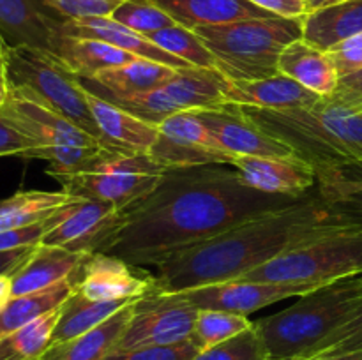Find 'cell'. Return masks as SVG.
<instances>
[{
  "instance_id": "1",
  "label": "cell",
  "mask_w": 362,
  "mask_h": 360,
  "mask_svg": "<svg viewBox=\"0 0 362 360\" xmlns=\"http://www.w3.org/2000/svg\"><path fill=\"white\" fill-rule=\"evenodd\" d=\"M297 200L253 189L225 164L166 169L151 194L124 210L120 226L98 253L152 268L186 247Z\"/></svg>"
},
{
  "instance_id": "2",
  "label": "cell",
  "mask_w": 362,
  "mask_h": 360,
  "mask_svg": "<svg viewBox=\"0 0 362 360\" xmlns=\"http://www.w3.org/2000/svg\"><path fill=\"white\" fill-rule=\"evenodd\" d=\"M356 222L329 207L320 194H306L288 207L257 215L212 239L186 247L152 267L154 293H179L235 281L290 249Z\"/></svg>"
},
{
  "instance_id": "3",
  "label": "cell",
  "mask_w": 362,
  "mask_h": 360,
  "mask_svg": "<svg viewBox=\"0 0 362 360\" xmlns=\"http://www.w3.org/2000/svg\"><path fill=\"white\" fill-rule=\"evenodd\" d=\"M239 108L265 133L288 145L293 155L317 173L362 166V112L332 97L296 109Z\"/></svg>"
},
{
  "instance_id": "4",
  "label": "cell",
  "mask_w": 362,
  "mask_h": 360,
  "mask_svg": "<svg viewBox=\"0 0 362 360\" xmlns=\"http://www.w3.org/2000/svg\"><path fill=\"white\" fill-rule=\"evenodd\" d=\"M362 300V274L338 279L299 296L293 306L255 321L271 360L304 356L346 321Z\"/></svg>"
},
{
  "instance_id": "5",
  "label": "cell",
  "mask_w": 362,
  "mask_h": 360,
  "mask_svg": "<svg viewBox=\"0 0 362 360\" xmlns=\"http://www.w3.org/2000/svg\"><path fill=\"white\" fill-rule=\"evenodd\" d=\"M211 49L216 69L235 81H257L279 74V56L303 39V18H253L194 28Z\"/></svg>"
},
{
  "instance_id": "6",
  "label": "cell",
  "mask_w": 362,
  "mask_h": 360,
  "mask_svg": "<svg viewBox=\"0 0 362 360\" xmlns=\"http://www.w3.org/2000/svg\"><path fill=\"white\" fill-rule=\"evenodd\" d=\"M357 274H362V222L359 221L290 249L240 279L327 284Z\"/></svg>"
},
{
  "instance_id": "7",
  "label": "cell",
  "mask_w": 362,
  "mask_h": 360,
  "mask_svg": "<svg viewBox=\"0 0 362 360\" xmlns=\"http://www.w3.org/2000/svg\"><path fill=\"white\" fill-rule=\"evenodd\" d=\"M6 67L9 87L28 92L106 147L85 99V88L57 56L32 48H7Z\"/></svg>"
},
{
  "instance_id": "8",
  "label": "cell",
  "mask_w": 362,
  "mask_h": 360,
  "mask_svg": "<svg viewBox=\"0 0 362 360\" xmlns=\"http://www.w3.org/2000/svg\"><path fill=\"white\" fill-rule=\"evenodd\" d=\"M165 173V166L148 154L112 152L90 172L55 176V180L71 196L108 201L120 210H127L151 194Z\"/></svg>"
},
{
  "instance_id": "9",
  "label": "cell",
  "mask_w": 362,
  "mask_h": 360,
  "mask_svg": "<svg viewBox=\"0 0 362 360\" xmlns=\"http://www.w3.org/2000/svg\"><path fill=\"white\" fill-rule=\"evenodd\" d=\"M198 311L168 293H148L136 300L134 314L112 353L172 346L189 341Z\"/></svg>"
},
{
  "instance_id": "10",
  "label": "cell",
  "mask_w": 362,
  "mask_h": 360,
  "mask_svg": "<svg viewBox=\"0 0 362 360\" xmlns=\"http://www.w3.org/2000/svg\"><path fill=\"white\" fill-rule=\"evenodd\" d=\"M317 282H271V281H235L216 282L187 292L168 293L172 299L180 300L194 309H214L226 313L247 314L272 306L292 296H303L320 288Z\"/></svg>"
},
{
  "instance_id": "11",
  "label": "cell",
  "mask_w": 362,
  "mask_h": 360,
  "mask_svg": "<svg viewBox=\"0 0 362 360\" xmlns=\"http://www.w3.org/2000/svg\"><path fill=\"white\" fill-rule=\"evenodd\" d=\"M66 21L48 0H0V35L7 48H32L55 55Z\"/></svg>"
},
{
  "instance_id": "12",
  "label": "cell",
  "mask_w": 362,
  "mask_h": 360,
  "mask_svg": "<svg viewBox=\"0 0 362 360\" xmlns=\"http://www.w3.org/2000/svg\"><path fill=\"white\" fill-rule=\"evenodd\" d=\"M0 116L32 138L39 145V150L53 145L105 147L101 141L81 131L80 127L21 88L11 87L9 99L0 108Z\"/></svg>"
},
{
  "instance_id": "13",
  "label": "cell",
  "mask_w": 362,
  "mask_h": 360,
  "mask_svg": "<svg viewBox=\"0 0 362 360\" xmlns=\"http://www.w3.org/2000/svg\"><path fill=\"white\" fill-rule=\"evenodd\" d=\"M124 210L113 203L78 198L69 205L62 221L42 236V246L64 247L73 253L92 254L120 226Z\"/></svg>"
},
{
  "instance_id": "14",
  "label": "cell",
  "mask_w": 362,
  "mask_h": 360,
  "mask_svg": "<svg viewBox=\"0 0 362 360\" xmlns=\"http://www.w3.org/2000/svg\"><path fill=\"white\" fill-rule=\"evenodd\" d=\"M78 292L88 300H136L154 289L151 274L106 253H92L73 275Z\"/></svg>"
},
{
  "instance_id": "15",
  "label": "cell",
  "mask_w": 362,
  "mask_h": 360,
  "mask_svg": "<svg viewBox=\"0 0 362 360\" xmlns=\"http://www.w3.org/2000/svg\"><path fill=\"white\" fill-rule=\"evenodd\" d=\"M226 152L253 157H292L288 145L276 140L253 122L239 106L225 104L219 109L194 112Z\"/></svg>"
},
{
  "instance_id": "16",
  "label": "cell",
  "mask_w": 362,
  "mask_h": 360,
  "mask_svg": "<svg viewBox=\"0 0 362 360\" xmlns=\"http://www.w3.org/2000/svg\"><path fill=\"white\" fill-rule=\"evenodd\" d=\"M233 168L240 180L253 189L269 194L300 198L317 186V172L303 159L296 157H253L237 155Z\"/></svg>"
},
{
  "instance_id": "17",
  "label": "cell",
  "mask_w": 362,
  "mask_h": 360,
  "mask_svg": "<svg viewBox=\"0 0 362 360\" xmlns=\"http://www.w3.org/2000/svg\"><path fill=\"white\" fill-rule=\"evenodd\" d=\"M85 99L106 147L115 152L148 154L151 147L159 138V126L141 120L140 116L92 94L87 88H85Z\"/></svg>"
},
{
  "instance_id": "18",
  "label": "cell",
  "mask_w": 362,
  "mask_h": 360,
  "mask_svg": "<svg viewBox=\"0 0 362 360\" xmlns=\"http://www.w3.org/2000/svg\"><path fill=\"white\" fill-rule=\"evenodd\" d=\"M225 99L226 104L246 108L296 109L313 106L322 97L292 78L279 73L257 81H235L228 78Z\"/></svg>"
},
{
  "instance_id": "19",
  "label": "cell",
  "mask_w": 362,
  "mask_h": 360,
  "mask_svg": "<svg viewBox=\"0 0 362 360\" xmlns=\"http://www.w3.org/2000/svg\"><path fill=\"white\" fill-rule=\"evenodd\" d=\"M177 69L136 56L129 64L101 71L94 78H78L81 87L101 97H127L156 90L175 76Z\"/></svg>"
},
{
  "instance_id": "20",
  "label": "cell",
  "mask_w": 362,
  "mask_h": 360,
  "mask_svg": "<svg viewBox=\"0 0 362 360\" xmlns=\"http://www.w3.org/2000/svg\"><path fill=\"white\" fill-rule=\"evenodd\" d=\"M64 35L76 39H95V41L108 42L117 46L127 53H133L140 59L154 60V62L165 64L173 69H184L189 67L184 60L177 59L172 53L165 52L159 46H156L151 39L124 25L117 23L112 18H83V20H67L62 27Z\"/></svg>"
},
{
  "instance_id": "21",
  "label": "cell",
  "mask_w": 362,
  "mask_h": 360,
  "mask_svg": "<svg viewBox=\"0 0 362 360\" xmlns=\"http://www.w3.org/2000/svg\"><path fill=\"white\" fill-rule=\"evenodd\" d=\"M87 256L88 254L73 253L64 247L39 244L28 260L11 275L13 296L30 295L59 284L64 279L71 277Z\"/></svg>"
},
{
  "instance_id": "22",
  "label": "cell",
  "mask_w": 362,
  "mask_h": 360,
  "mask_svg": "<svg viewBox=\"0 0 362 360\" xmlns=\"http://www.w3.org/2000/svg\"><path fill=\"white\" fill-rule=\"evenodd\" d=\"M165 11L177 25L194 28L225 25L232 21L272 18L274 14L260 9L250 0H148Z\"/></svg>"
},
{
  "instance_id": "23",
  "label": "cell",
  "mask_w": 362,
  "mask_h": 360,
  "mask_svg": "<svg viewBox=\"0 0 362 360\" xmlns=\"http://www.w3.org/2000/svg\"><path fill=\"white\" fill-rule=\"evenodd\" d=\"M228 78L216 67H184L163 85L180 112H205L219 109L226 104L225 90Z\"/></svg>"
},
{
  "instance_id": "24",
  "label": "cell",
  "mask_w": 362,
  "mask_h": 360,
  "mask_svg": "<svg viewBox=\"0 0 362 360\" xmlns=\"http://www.w3.org/2000/svg\"><path fill=\"white\" fill-rule=\"evenodd\" d=\"M279 73L310 88L320 97L334 94L341 78L329 52L315 48L304 39H297L283 49L279 56Z\"/></svg>"
},
{
  "instance_id": "25",
  "label": "cell",
  "mask_w": 362,
  "mask_h": 360,
  "mask_svg": "<svg viewBox=\"0 0 362 360\" xmlns=\"http://www.w3.org/2000/svg\"><path fill=\"white\" fill-rule=\"evenodd\" d=\"M362 32V0H341L310 11L303 18V39L329 52Z\"/></svg>"
},
{
  "instance_id": "26",
  "label": "cell",
  "mask_w": 362,
  "mask_h": 360,
  "mask_svg": "<svg viewBox=\"0 0 362 360\" xmlns=\"http://www.w3.org/2000/svg\"><path fill=\"white\" fill-rule=\"evenodd\" d=\"M136 300L127 304L119 313L113 314L105 323L92 328L87 334L78 335L69 341L49 344L37 360H106L112 355L117 341L133 318Z\"/></svg>"
},
{
  "instance_id": "27",
  "label": "cell",
  "mask_w": 362,
  "mask_h": 360,
  "mask_svg": "<svg viewBox=\"0 0 362 360\" xmlns=\"http://www.w3.org/2000/svg\"><path fill=\"white\" fill-rule=\"evenodd\" d=\"M53 56H57L59 62L76 78H94L101 71L120 67L136 59L133 53L124 52L108 42L69 35H64Z\"/></svg>"
},
{
  "instance_id": "28",
  "label": "cell",
  "mask_w": 362,
  "mask_h": 360,
  "mask_svg": "<svg viewBox=\"0 0 362 360\" xmlns=\"http://www.w3.org/2000/svg\"><path fill=\"white\" fill-rule=\"evenodd\" d=\"M133 300H113V302H103V300H88L81 295L76 288L71 293L69 299L60 307V316L53 330L52 342L69 341V339L83 335L90 332L92 328L105 323L108 318L119 313L122 307L131 304Z\"/></svg>"
},
{
  "instance_id": "29",
  "label": "cell",
  "mask_w": 362,
  "mask_h": 360,
  "mask_svg": "<svg viewBox=\"0 0 362 360\" xmlns=\"http://www.w3.org/2000/svg\"><path fill=\"white\" fill-rule=\"evenodd\" d=\"M74 288L76 286H74L73 277H67L59 284L42 289V292L13 296V300L0 311V337L14 330H20L37 318L62 307V304L69 299Z\"/></svg>"
},
{
  "instance_id": "30",
  "label": "cell",
  "mask_w": 362,
  "mask_h": 360,
  "mask_svg": "<svg viewBox=\"0 0 362 360\" xmlns=\"http://www.w3.org/2000/svg\"><path fill=\"white\" fill-rule=\"evenodd\" d=\"M76 200L66 191H21L0 200V232L42 221L69 201Z\"/></svg>"
},
{
  "instance_id": "31",
  "label": "cell",
  "mask_w": 362,
  "mask_h": 360,
  "mask_svg": "<svg viewBox=\"0 0 362 360\" xmlns=\"http://www.w3.org/2000/svg\"><path fill=\"white\" fill-rule=\"evenodd\" d=\"M317 187L329 207L362 222V173L357 166L318 172Z\"/></svg>"
},
{
  "instance_id": "32",
  "label": "cell",
  "mask_w": 362,
  "mask_h": 360,
  "mask_svg": "<svg viewBox=\"0 0 362 360\" xmlns=\"http://www.w3.org/2000/svg\"><path fill=\"white\" fill-rule=\"evenodd\" d=\"M148 155L165 166L166 169L175 168H198V166H211V164H233L237 155L230 152L218 150V148L200 147V145L186 143V141H177L168 136L159 138L152 145Z\"/></svg>"
},
{
  "instance_id": "33",
  "label": "cell",
  "mask_w": 362,
  "mask_h": 360,
  "mask_svg": "<svg viewBox=\"0 0 362 360\" xmlns=\"http://www.w3.org/2000/svg\"><path fill=\"white\" fill-rule=\"evenodd\" d=\"M60 307L0 337V360H37L52 342Z\"/></svg>"
},
{
  "instance_id": "34",
  "label": "cell",
  "mask_w": 362,
  "mask_h": 360,
  "mask_svg": "<svg viewBox=\"0 0 362 360\" xmlns=\"http://www.w3.org/2000/svg\"><path fill=\"white\" fill-rule=\"evenodd\" d=\"M147 39H151L156 46L172 53L173 56L184 60L189 66L216 67V59L211 49L204 44L197 32L182 27V25L175 23L172 27H166L154 34H148Z\"/></svg>"
},
{
  "instance_id": "35",
  "label": "cell",
  "mask_w": 362,
  "mask_h": 360,
  "mask_svg": "<svg viewBox=\"0 0 362 360\" xmlns=\"http://www.w3.org/2000/svg\"><path fill=\"white\" fill-rule=\"evenodd\" d=\"M253 323L255 321H251L244 314L214 309H198L191 339L202 352V349H207L211 346L226 341V339L243 334L244 330L253 327Z\"/></svg>"
},
{
  "instance_id": "36",
  "label": "cell",
  "mask_w": 362,
  "mask_h": 360,
  "mask_svg": "<svg viewBox=\"0 0 362 360\" xmlns=\"http://www.w3.org/2000/svg\"><path fill=\"white\" fill-rule=\"evenodd\" d=\"M110 18L145 37L148 34L175 25V21L165 11L159 9L156 4L148 2V0H124Z\"/></svg>"
},
{
  "instance_id": "37",
  "label": "cell",
  "mask_w": 362,
  "mask_h": 360,
  "mask_svg": "<svg viewBox=\"0 0 362 360\" xmlns=\"http://www.w3.org/2000/svg\"><path fill=\"white\" fill-rule=\"evenodd\" d=\"M191 360H271L269 352L258 334L257 327L247 328L243 334L230 337L219 344L202 349Z\"/></svg>"
},
{
  "instance_id": "38",
  "label": "cell",
  "mask_w": 362,
  "mask_h": 360,
  "mask_svg": "<svg viewBox=\"0 0 362 360\" xmlns=\"http://www.w3.org/2000/svg\"><path fill=\"white\" fill-rule=\"evenodd\" d=\"M357 349H362V300L359 306L354 309V313L346 318L345 323L339 325L324 341L318 342L304 356V360H311L325 355H339V353L357 352Z\"/></svg>"
},
{
  "instance_id": "39",
  "label": "cell",
  "mask_w": 362,
  "mask_h": 360,
  "mask_svg": "<svg viewBox=\"0 0 362 360\" xmlns=\"http://www.w3.org/2000/svg\"><path fill=\"white\" fill-rule=\"evenodd\" d=\"M71 203H73V201H69V203H66L64 207H60L59 210L53 212L52 215H48V217L42 219V221L34 222V224L23 226V228H14V229H6V232H0V253H4V251L21 249V247L39 246L42 240V236H45L48 232H52V229L55 228L60 221H62Z\"/></svg>"
},
{
  "instance_id": "40",
  "label": "cell",
  "mask_w": 362,
  "mask_h": 360,
  "mask_svg": "<svg viewBox=\"0 0 362 360\" xmlns=\"http://www.w3.org/2000/svg\"><path fill=\"white\" fill-rule=\"evenodd\" d=\"M200 352L193 339L172 346L138 348L122 353H112L106 360H191Z\"/></svg>"
},
{
  "instance_id": "41",
  "label": "cell",
  "mask_w": 362,
  "mask_h": 360,
  "mask_svg": "<svg viewBox=\"0 0 362 360\" xmlns=\"http://www.w3.org/2000/svg\"><path fill=\"white\" fill-rule=\"evenodd\" d=\"M67 20L110 18L124 0H48Z\"/></svg>"
},
{
  "instance_id": "42",
  "label": "cell",
  "mask_w": 362,
  "mask_h": 360,
  "mask_svg": "<svg viewBox=\"0 0 362 360\" xmlns=\"http://www.w3.org/2000/svg\"><path fill=\"white\" fill-rule=\"evenodd\" d=\"M39 145L32 138L0 116V157L20 155V157L35 159Z\"/></svg>"
},
{
  "instance_id": "43",
  "label": "cell",
  "mask_w": 362,
  "mask_h": 360,
  "mask_svg": "<svg viewBox=\"0 0 362 360\" xmlns=\"http://www.w3.org/2000/svg\"><path fill=\"white\" fill-rule=\"evenodd\" d=\"M339 76L362 69V32L329 49Z\"/></svg>"
},
{
  "instance_id": "44",
  "label": "cell",
  "mask_w": 362,
  "mask_h": 360,
  "mask_svg": "<svg viewBox=\"0 0 362 360\" xmlns=\"http://www.w3.org/2000/svg\"><path fill=\"white\" fill-rule=\"evenodd\" d=\"M329 97L341 102L346 108L362 112V69L339 78L338 88Z\"/></svg>"
},
{
  "instance_id": "45",
  "label": "cell",
  "mask_w": 362,
  "mask_h": 360,
  "mask_svg": "<svg viewBox=\"0 0 362 360\" xmlns=\"http://www.w3.org/2000/svg\"><path fill=\"white\" fill-rule=\"evenodd\" d=\"M250 2L279 18H304L311 11L310 0H250Z\"/></svg>"
},
{
  "instance_id": "46",
  "label": "cell",
  "mask_w": 362,
  "mask_h": 360,
  "mask_svg": "<svg viewBox=\"0 0 362 360\" xmlns=\"http://www.w3.org/2000/svg\"><path fill=\"white\" fill-rule=\"evenodd\" d=\"M35 247L37 246L21 247V249L4 251V253H0V275L14 274L28 260V256L34 253Z\"/></svg>"
},
{
  "instance_id": "47",
  "label": "cell",
  "mask_w": 362,
  "mask_h": 360,
  "mask_svg": "<svg viewBox=\"0 0 362 360\" xmlns=\"http://www.w3.org/2000/svg\"><path fill=\"white\" fill-rule=\"evenodd\" d=\"M13 274L0 275V311L13 300Z\"/></svg>"
},
{
  "instance_id": "48",
  "label": "cell",
  "mask_w": 362,
  "mask_h": 360,
  "mask_svg": "<svg viewBox=\"0 0 362 360\" xmlns=\"http://www.w3.org/2000/svg\"><path fill=\"white\" fill-rule=\"evenodd\" d=\"M311 360H362V349H357V352H349V353H339V355L317 356V359H311Z\"/></svg>"
},
{
  "instance_id": "49",
  "label": "cell",
  "mask_w": 362,
  "mask_h": 360,
  "mask_svg": "<svg viewBox=\"0 0 362 360\" xmlns=\"http://www.w3.org/2000/svg\"><path fill=\"white\" fill-rule=\"evenodd\" d=\"M9 92H11L9 83H7L6 80H0V108H2V106L6 104L7 99H9Z\"/></svg>"
},
{
  "instance_id": "50",
  "label": "cell",
  "mask_w": 362,
  "mask_h": 360,
  "mask_svg": "<svg viewBox=\"0 0 362 360\" xmlns=\"http://www.w3.org/2000/svg\"><path fill=\"white\" fill-rule=\"evenodd\" d=\"M0 80L7 81V67H6V52H0Z\"/></svg>"
},
{
  "instance_id": "51",
  "label": "cell",
  "mask_w": 362,
  "mask_h": 360,
  "mask_svg": "<svg viewBox=\"0 0 362 360\" xmlns=\"http://www.w3.org/2000/svg\"><path fill=\"white\" fill-rule=\"evenodd\" d=\"M329 2H331V0H310V7L311 11H313V9H318V7L327 6Z\"/></svg>"
},
{
  "instance_id": "52",
  "label": "cell",
  "mask_w": 362,
  "mask_h": 360,
  "mask_svg": "<svg viewBox=\"0 0 362 360\" xmlns=\"http://www.w3.org/2000/svg\"><path fill=\"white\" fill-rule=\"evenodd\" d=\"M6 49H7V44H6V41L2 39V35H0V52H6Z\"/></svg>"
},
{
  "instance_id": "53",
  "label": "cell",
  "mask_w": 362,
  "mask_h": 360,
  "mask_svg": "<svg viewBox=\"0 0 362 360\" xmlns=\"http://www.w3.org/2000/svg\"><path fill=\"white\" fill-rule=\"evenodd\" d=\"M334 2H341V0H331V2H329V4H334Z\"/></svg>"
}]
</instances>
